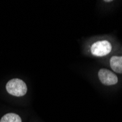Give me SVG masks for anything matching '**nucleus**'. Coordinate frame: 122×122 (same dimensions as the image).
Returning a JSON list of instances; mask_svg holds the SVG:
<instances>
[{
    "mask_svg": "<svg viewBox=\"0 0 122 122\" xmlns=\"http://www.w3.org/2000/svg\"><path fill=\"white\" fill-rule=\"evenodd\" d=\"M6 90L13 96L22 97L26 94L27 86L22 80L14 78L7 82L6 84Z\"/></svg>",
    "mask_w": 122,
    "mask_h": 122,
    "instance_id": "f257e3e1",
    "label": "nucleus"
},
{
    "mask_svg": "<svg viewBox=\"0 0 122 122\" xmlns=\"http://www.w3.org/2000/svg\"><path fill=\"white\" fill-rule=\"evenodd\" d=\"M112 50L111 43L107 40L97 41L92 44L91 52L96 56H104L107 55Z\"/></svg>",
    "mask_w": 122,
    "mask_h": 122,
    "instance_id": "f03ea898",
    "label": "nucleus"
},
{
    "mask_svg": "<svg viewBox=\"0 0 122 122\" xmlns=\"http://www.w3.org/2000/svg\"><path fill=\"white\" fill-rule=\"evenodd\" d=\"M99 81L104 85L112 86L118 83V77L115 73L107 69H101L98 72Z\"/></svg>",
    "mask_w": 122,
    "mask_h": 122,
    "instance_id": "7ed1b4c3",
    "label": "nucleus"
},
{
    "mask_svg": "<svg viewBox=\"0 0 122 122\" xmlns=\"http://www.w3.org/2000/svg\"><path fill=\"white\" fill-rule=\"evenodd\" d=\"M112 70L117 73H122V56H114L110 61Z\"/></svg>",
    "mask_w": 122,
    "mask_h": 122,
    "instance_id": "20e7f679",
    "label": "nucleus"
},
{
    "mask_svg": "<svg viewBox=\"0 0 122 122\" xmlns=\"http://www.w3.org/2000/svg\"><path fill=\"white\" fill-rule=\"evenodd\" d=\"M0 122H21L20 117L15 113H7L0 120Z\"/></svg>",
    "mask_w": 122,
    "mask_h": 122,
    "instance_id": "39448f33",
    "label": "nucleus"
},
{
    "mask_svg": "<svg viewBox=\"0 0 122 122\" xmlns=\"http://www.w3.org/2000/svg\"><path fill=\"white\" fill-rule=\"evenodd\" d=\"M111 1H105V2H110Z\"/></svg>",
    "mask_w": 122,
    "mask_h": 122,
    "instance_id": "423d86ee",
    "label": "nucleus"
}]
</instances>
